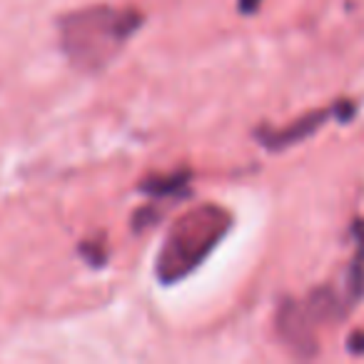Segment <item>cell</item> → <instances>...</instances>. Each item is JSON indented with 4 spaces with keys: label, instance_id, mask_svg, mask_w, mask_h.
<instances>
[{
    "label": "cell",
    "instance_id": "obj_2",
    "mask_svg": "<svg viewBox=\"0 0 364 364\" xmlns=\"http://www.w3.org/2000/svg\"><path fill=\"white\" fill-rule=\"evenodd\" d=\"M232 218L220 205H200L185 213L167 232L157 255L155 274L162 284H175L193 274L228 235Z\"/></svg>",
    "mask_w": 364,
    "mask_h": 364
},
{
    "label": "cell",
    "instance_id": "obj_6",
    "mask_svg": "<svg viewBox=\"0 0 364 364\" xmlns=\"http://www.w3.org/2000/svg\"><path fill=\"white\" fill-rule=\"evenodd\" d=\"M347 344H349V352H354V354H364V332L352 334Z\"/></svg>",
    "mask_w": 364,
    "mask_h": 364
},
{
    "label": "cell",
    "instance_id": "obj_7",
    "mask_svg": "<svg viewBox=\"0 0 364 364\" xmlns=\"http://www.w3.org/2000/svg\"><path fill=\"white\" fill-rule=\"evenodd\" d=\"M259 3H262V0H237V8H240V13H255L259 8Z\"/></svg>",
    "mask_w": 364,
    "mask_h": 364
},
{
    "label": "cell",
    "instance_id": "obj_5",
    "mask_svg": "<svg viewBox=\"0 0 364 364\" xmlns=\"http://www.w3.org/2000/svg\"><path fill=\"white\" fill-rule=\"evenodd\" d=\"M185 182H188V172H180L175 177H157V180H147L142 182V190L152 195H170V193H180L185 188Z\"/></svg>",
    "mask_w": 364,
    "mask_h": 364
},
{
    "label": "cell",
    "instance_id": "obj_1",
    "mask_svg": "<svg viewBox=\"0 0 364 364\" xmlns=\"http://www.w3.org/2000/svg\"><path fill=\"white\" fill-rule=\"evenodd\" d=\"M142 16L135 8L92 6L58 21L60 48L80 73H100L122 53L125 43L140 31Z\"/></svg>",
    "mask_w": 364,
    "mask_h": 364
},
{
    "label": "cell",
    "instance_id": "obj_3",
    "mask_svg": "<svg viewBox=\"0 0 364 364\" xmlns=\"http://www.w3.org/2000/svg\"><path fill=\"white\" fill-rule=\"evenodd\" d=\"M332 115H337L339 120H349V117L354 115V105L352 102H337L332 110H314V112H309V115L294 120L292 125L284 127V130H259L257 135L264 147L279 150V147H289V145H294V142L309 137L312 132H317Z\"/></svg>",
    "mask_w": 364,
    "mask_h": 364
},
{
    "label": "cell",
    "instance_id": "obj_4",
    "mask_svg": "<svg viewBox=\"0 0 364 364\" xmlns=\"http://www.w3.org/2000/svg\"><path fill=\"white\" fill-rule=\"evenodd\" d=\"M277 329L284 344L297 354L309 357V354L317 352V339H314L312 324L307 319V307L287 299L277 312Z\"/></svg>",
    "mask_w": 364,
    "mask_h": 364
}]
</instances>
